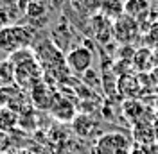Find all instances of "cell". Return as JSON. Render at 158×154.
Masks as SVG:
<instances>
[{"instance_id": "obj_15", "label": "cell", "mask_w": 158, "mask_h": 154, "mask_svg": "<svg viewBox=\"0 0 158 154\" xmlns=\"http://www.w3.org/2000/svg\"><path fill=\"white\" fill-rule=\"evenodd\" d=\"M9 25V20H7V14H6V11L0 9V30H4L6 27Z\"/></svg>"}, {"instance_id": "obj_14", "label": "cell", "mask_w": 158, "mask_h": 154, "mask_svg": "<svg viewBox=\"0 0 158 154\" xmlns=\"http://www.w3.org/2000/svg\"><path fill=\"white\" fill-rule=\"evenodd\" d=\"M9 145H11L9 135H7V133H4V131H0V154L6 152V151L9 149Z\"/></svg>"}, {"instance_id": "obj_10", "label": "cell", "mask_w": 158, "mask_h": 154, "mask_svg": "<svg viewBox=\"0 0 158 154\" xmlns=\"http://www.w3.org/2000/svg\"><path fill=\"white\" fill-rule=\"evenodd\" d=\"M148 13H149V2L148 0H126L124 14H128V16H131L133 20H137L138 23L146 18Z\"/></svg>"}, {"instance_id": "obj_9", "label": "cell", "mask_w": 158, "mask_h": 154, "mask_svg": "<svg viewBox=\"0 0 158 154\" xmlns=\"http://www.w3.org/2000/svg\"><path fill=\"white\" fill-rule=\"evenodd\" d=\"M126 9V0H102L101 2V14H104L111 22L118 20L124 14Z\"/></svg>"}, {"instance_id": "obj_1", "label": "cell", "mask_w": 158, "mask_h": 154, "mask_svg": "<svg viewBox=\"0 0 158 154\" xmlns=\"http://www.w3.org/2000/svg\"><path fill=\"white\" fill-rule=\"evenodd\" d=\"M133 142L128 135L120 131H110L101 135L94 144L92 154H131Z\"/></svg>"}, {"instance_id": "obj_6", "label": "cell", "mask_w": 158, "mask_h": 154, "mask_svg": "<svg viewBox=\"0 0 158 154\" xmlns=\"http://www.w3.org/2000/svg\"><path fill=\"white\" fill-rule=\"evenodd\" d=\"M50 113L54 115V118H58L61 122H72L76 118V109L74 104L61 99V100H52V106H50Z\"/></svg>"}, {"instance_id": "obj_7", "label": "cell", "mask_w": 158, "mask_h": 154, "mask_svg": "<svg viewBox=\"0 0 158 154\" xmlns=\"http://www.w3.org/2000/svg\"><path fill=\"white\" fill-rule=\"evenodd\" d=\"M101 2L102 0H70L72 9L85 18H94L101 13Z\"/></svg>"}, {"instance_id": "obj_3", "label": "cell", "mask_w": 158, "mask_h": 154, "mask_svg": "<svg viewBox=\"0 0 158 154\" xmlns=\"http://www.w3.org/2000/svg\"><path fill=\"white\" fill-rule=\"evenodd\" d=\"M140 38V23L128 14H122L118 20L113 22V39H117L120 45H133Z\"/></svg>"}, {"instance_id": "obj_5", "label": "cell", "mask_w": 158, "mask_h": 154, "mask_svg": "<svg viewBox=\"0 0 158 154\" xmlns=\"http://www.w3.org/2000/svg\"><path fill=\"white\" fill-rule=\"evenodd\" d=\"M90 32L99 43L106 45L110 39H113V22L99 13L94 18H90Z\"/></svg>"}, {"instance_id": "obj_8", "label": "cell", "mask_w": 158, "mask_h": 154, "mask_svg": "<svg viewBox=\"0 0 158 154\" xmlns=\"http://www.w3.org/2000/svg\"><path fill=\"white\" fill-rule=\"evenodd\" d=\"M74 124V131L77 133L81 138H90L97 129V122L88 115H76V118L72 120Z\"/></svg>"}, {"instance_id": "obj_12", "label": "cell", "mask_w": 158, "mask_h": 154, "mask_svg": "<svg viewBox=\"0 0 158 154\" xmlns=\"http://www.w3.org/2000/svg\"><path fill=\"white\" fill-rule=\"evenodd\" d=\"M16 83V67L9 58L0 61V84L2 86H11Z\"/></svg>"}, {"instance_id": "obj_11", "label": "cell", "mask_w": 158, "mask_h": 154, "mask_svg": "<svg viewBox=\"0 0 158 154\" xmlns=\"http://www.w3.org/2000/svg\"><path fill=\"white\" fill-rule=\"evenodd\" d=\"M18 120H20V116L13 107H7V106L0 107V131H4V133L9 135L11 131L16 129Z\"/></svg>"}, {"instance_id": "obj_13", "label": "cell", "mask_w": 158, "mask_h": 154, "mask_svg": "<svg viewBox=\"0 0 158 154\" xmlns=\"http://www.w3.org/2000/svg\"><path fill=\"white\" fill-rule=\"evenodd\" d=\"M146 39H148V43L151 45V47H158V22L151 25V29L148 30Z\"/></svg>"}, {"instance_id": "obj_2", "label": "cell", "mask_w": 158, "mask_h": 154, "mask_svg": "<svg viewBox=\"0 0 158 154\" xmlns=\"http://www.w3.org/2000/svg\"><path fill=\"white\" fill-rule=\"evenodd\" d=\"M32 41V30L22 25H7L4 30H0V50L4 52H16L20 48H27Z\"/></svg>"}, {"instance_id": "obj_4", "label": "cell", "mask_w": 158, "mask_h": 154, "mask_svg": "<svg viewBox=\"0 0 158 154\" xmlns=\"http://www.w3.org/2000/svg\"><path fill=\"white\" fill-rule=\"evenodd\" d=\"M92 63H94V52L90 50L88 47H74L67 54L65 58V65L69 68L70 72L74 74H85L92 68Z\"/></svg>"}]
</instances>
